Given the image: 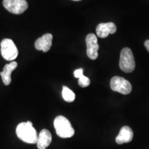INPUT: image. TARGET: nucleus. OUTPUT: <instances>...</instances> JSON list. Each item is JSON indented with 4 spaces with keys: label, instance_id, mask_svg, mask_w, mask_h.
Instances as JSON below:
<instances>
[{
    "label": "nucleus",
    "instance_id": "7ed1b4c3",
    "mask_svg": "<svg viewBox=\"0 0 149 149\" xmlns=\"http://www.w3.org/2000/svg\"><path fill=\"white\" fill-rule=\"evenodd\" d=\"M120 68L125 72H131L135 70V61L133 54L129 48H124L120 53Z\"/></svg>",
    "mask_w": 149,
    "mask_h": 149
},
{
    "label": "nucleus",
    "instance_id": "6e6552de",
    "mask_svg": "<svg viewBox=\"0 0 149 149\" xmlns=\"http://www.w3.org/2000/svg\"><path fill=\"white\" fill-rule=\"evenodd\" d=\"M116 31V26L113 22L100 24L96 28L97 35L100 38H106L109 34H114Z\"/></svg>",
    "mask_w": 149,
    "mask_h": 149
},
{
    "label": "nucleus",
    "instance_id": "f8f14e48",
    "mask_svg": "<svg viewBox=\"0 0 149 149\" xmlns=\"http://www.w3.org/2000/svg\"><path fill=\"white\" fill-rule=\"evenodd\" d=\"M17 66V63L16 61H12L10 64H6L3 67L2 71L0 72L1 79L3 84L6 86H8L11 82V73Z\"/></svg>",
    "mask_w": 149,
    "mask_h": 149
},
{
    "label": "nucleus",
    "instance_id": "423d86ee",
    "mask_svg": "<svg viewBox=\"0 0 149 149\" xmlns=\"http://www.w3.org/2000/svg\"><path fill=\"white\" fill-rule=\"evenodd\" d=\"M3 6L7 10L15 15L23 13L29 7L26 0H3Z\"/></svg>",
    "mask_w": 149,
    "mask_h": 149
},
{
    "label": "nucleus",
    "instance_id": "20e7f679",
    "mask_svg": "<svg viewBox=\"0 0 149 149\" xmlns=\"http://www.w3.org/2000/svg\"><path fill=\"white\" fill-rule=\"evenodd\" d=\"M1 54L3 59L13 61L18 56V49L13 41L10 39H4L1 42Z\"/></svg>",
    "mask_w": 149,
    "mask_h": 149
},
{
    "label": "nucleus",
    "instance_id": "1a4fd4ad",
    "mask_svg": "<svg viewBox=\"0 0 149 149\" xmlns=\"http://www.w3.org/2000/svg\"><path fill=\"white\" fill-rule=\"evenodd\" d=\"M52 41L53 35L50 33H47L37 39L35 43V47L38 51H42L44 53H46L51 49Z\"/></svg>",
    "mask_w": 149,
    "mask_h": 149
},
{
    "label": "nucleus",
    "instance_id": "dca6fc26",
    "mask_svg": "<svg viewBox=\"0 0 149 149\" xmlns=\"http://www.w3.org/2000/svg\"><path fill=\"white\" fill-rule=\"evenodd\" d=\"M144 46H145V47H146L147 51L149 52V40H146V42H144Z\"/></svg>",
    "mask_w": 149,
    "mask_h": 149
},
{
    "label": "nucleus",
    "instance_id": "f257e3e1",
    "mask_svg": "<svg viewBox=\"0 0 149 149\" xmlns=\"http://www.w3.org/2000/svg\"><path fill=\"white\" fill-rule=\"evenodd\" d=\"M16 134L19 139L27 144H37L38 135L36 130L33 128V123L30 121L18 124L16 128Z\"/></svg>",
    "mask_w": 149,
    "mask_h": 149
},
{
    "label": "nucleus",
    "instance_id": "f3484780",
    "mask_svg": "<svg viewBox=\"0 0 149 149\" xmlns=\"http://www.w3.org/2000/svg\"><path fill=\"white\" fill-rule=\"evenodd\" d=\"M73 1H80V0H73Z\"/></svg>",
    "mask_w": 149,
    "mask_h": 149
},
{
    "label": "nucleus",
    "instance_id": "f03ea898",
    "mask_svg": "<svg viewBox=\"0 0 149 149\" xmlns=\"http://www.w3.org/2000/svg\"><path fill=\"white\" fill-rule=\"evenodd\" d=\"M56 133L61 138H70L74 134V130L68 119L64 116L57 117L54 120Z\"/></svg>",
    "mask_w": 149,
    "mask_h": 149
},
{
    "label": "nucleus",
    "instance_id": "9d476101",
    "mask_svg": "<svg viewBox=\"0 0 149 149\" xmlns=\"http://www.w3.org/2000/svg\"><path fill=\"white\" fill-rule=\"evenodd\" d=\"M133 138V132L129 126H124L121 128L120 133L117 136L115 141L117 144H122L124 143H128Z\"/></svg>",
    "mask_w": 149,
    "mask_h": 149
},
{
    "label": "nucleus",
    "instance_id": "0eeeda50",
    "mask_svg": "<svg viewBox=\"0 0 149 149\" xmlns=\"http://www.w3.org/2000/svg\"><path fill=\"white\" fill-rule=\"evenodd\" d=\"M86 42L87 46V55L91 59L95 60L98 57L99 44L97 37L93 33H90L86 37Z\"/></svg>",
    "mask_w": 149,
    "mask_h": 149
},
{
    "label": "nucleus",
    "instance_id": "39448f33",
    "mask_svg": "<svg viewBox=\"0 0 149 149\" xmlns=\"http://www.w3.org/2000/svg\"><path fill=\"white\" fill-rule=\"evenodd\" d=\"M111 88L113 91L128 95L131 92L132 85L128 80L122 77L115 76L111 80Z\"/></svg>",
    "mask_w": 149,
    "mask_h": 149
},
{
    "label": "nucleus",
    "instance_id": "ddd939ff",
    "mask_svg": "<svg viewBox=\"0 0 149 149\" xmlns=\"http://www.w3.org/2000/svg\"><path fill=\"white\" fill-rule=\"evenodd\" d=\"M62 97L64 100L67 102H72L75 99V95L66 86H63L62 90Z\"/></svg>",
    "mask_w": 149,
    "mask_h": 149
},
{
    "label": "nucleus",
    "instance_id": "2eb2a0df",
    "mask_svg": "<svg viewBox=\"0 0 149 149\" xmlns=\"http://www.w3.org/2000/svg\"><path fill=\"white\" fill-rule=\"evenodd\" d=\"M83 71H84V70H83L82 68H79V69H77V70H74V77L79 79L80 77H82V76L84 75Z\"/></svg>",
    "mask_w": 149,
    "mask_h": 149
},
{
    "label": "nucleus",
    "instance_id": "4468645a",
    "mask_svg": "<svg viewBox=\"0 0 149 149\" xmlns=\"http://www.w3.org/2000/svg\"><path fill=\"white\" fill-rule=\"evenodd\" d=\"M91 81L88 77L83 75L82 77H80L78 80V84L81 87H87L90 85Z\"/></svg>",
    "mask_w": 149,
    "mask_h": 149
},
{
    "label": "nucleus",
    "instance_id": "9b49d317",
    "mask_svg": "<svg viewBox=\"0 0 149 149\" xmlns=\"http://www.w3.org/2000/svg\"><path fill=\"white\" fill-rule=\"evenodd\" d=\"M52 141V135L51 132L47 129L41 130L37 141V146L38 149H46Z\"/></svg>",
    "mask_w": 149,
    "mask_h": 149
}]
</instances>
